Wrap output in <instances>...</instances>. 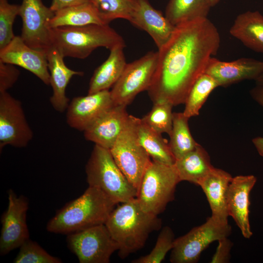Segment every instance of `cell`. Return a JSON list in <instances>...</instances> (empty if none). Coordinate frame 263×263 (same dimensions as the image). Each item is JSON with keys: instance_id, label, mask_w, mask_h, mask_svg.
Segmentation results:
<instances>
[{"instance_id": "9c48e42d", "label": "cell", "mask_w": 263, "mask_h": 263, "mask_svg": "<svg viewBox=\"0 0 263 263\" xmlns=\"http://www.w3.org/2000/svg\"><path fill=\"white\" fill-rule=\"evenodd\" d=\"M158 52L150 51L127 63L117 81L110 91L114 105L127 107L135 96L150 87L156 70Z\"/></svg>"}, {"instance_id": "1f68e13d", "label": "cell", "mask_w": 263, "mask_h": 263, "mask_svg": "<svg viewBox=\"0 0 263 263\" xmlns=\"http://www.w3.org/2000/svg\"><path fill=\"white\" fill-rule=\"evenodd\" d=\"M19 250L13 261L14 263H60L59 258L53 256L37 242L30 239L19 247Z\"/></svg>"}, {"instance_id": "7402d4cb", "label": "cell", "mask_w": 263, "mask_h": 263, "mask_svg": "<svg viewBox=\"0 0 263 263\" xmlns=\"http://www.w3.org/2000/svg\"><path fill=\"white\" fill-rule=\"evenodd\" d=\"M229 33L250 49L263 54V16L258 11L239 14Z\"/></svg>"}, {"instance_id": "8992f818", "label": "cell", "mask_w": 263, "mask_h": 263, "mask_svg": "<svg viewBox=\"0 0 263 263\" xmlns=\"http://www.w3.org/2000/svg\"><path fill=\"white\" fill-rule=\"evenodd\" d=\"M179 182L173 165L152 160L144 174L136 198L144 211L158 216L174 199Z\"/></svg>"}, {"instance_id": "f1b7e54d", "label": "cell", "mask_w": 263, "mask_h": 263, "mask_svg": "<svg viewBox=\"0 0 263 263\" xmlns=\"http://www.w3.org/2000/svg\"><path fill=\"white\" fill-rule=\"evenodd\" d=\"M218 86L215 80L209 75L205 73L200 75L188 95L183 112L185 115L189 118L198 115L209 95Z\"/></svg>"}, {"instance_id": "3957f363", "label": "cell", "mask_w": 263, "mask_h": 263, "mask_svg": "<svg viewBox=\"0 0 263 263\" xmlns=\"http://www.w3.org/2000/svg\"><path fill=\"white\" fill-rule=\"evenodd\" d=\"M116 204L99 189L89 187L66 204L48 222V231L67 234L105 224Z\"/></svg>"}, {"instance_id": "d6986e66", "label": "cell", "mask_w": 263, "mask_h": 263, "mask_svg": "<svg viewBox=\"0 0 263 263\" xmlns=\"http://www.w3.org/2000/svg\"><path fill=\"white\" fill-rule=\"evenodd\" d=\"M129 115L126 106L114 105L83 132L85 138L110 150L123 130Z\"/></svg>"}, {"instance_id": "ffe728a7", "label": "cell", "mask_w": 263, "mask_h": 263, "mask_svg": "<svg viewBox=\"0 0 263 263\" xmlns=\"http://www.w3.org/2000/svg\"><path fill=\"white\" fill-rule=\"evenodd\" d=\"M65 57L54 47L47 52L48 66L50 73V85L53 93L50 98L54 109L63 113L69 105V98L66 95V89L74 75H82L83 72L69 68L64 61Z\"/></svg>"}, {"instance_id": "52a82bcc", "label": "cell", "mask_w": 263, "mask_h": 263, "mask_svg": "<svg viewBox=\"0 0 263 263\" xmlns=\"http://www.w3.org/2000/svg\"><path fill=\"white\" fill-rule=\"evenodd\" d=\"M135 117L129 115L123 130L110 150L121 171L138 191L144 174L151 161L137 140Z\"/></svg>"}, {"instance_id": "ac0fdd59", "label": "cell", "mask_w": 263, "mask_h": 263, "mask_svg": "<svg viewBox=\"0 0 263 263\" xmlns=\"http://www.w3.org/2000/svg\"><path fill=\"white\" fill-rule=\"evenodd\" d=\"M135 5L129 21L146 32L160 49L170 38L176 26L149 0H134Z\"/></svg>"}, {"instance_id": "8fae6325", "label": "cell", "mask_w": 263, "mask_h": 263, "mask_svg": "<svg viewBox=\"0 0 263 263\" xmlns=\"http://www.w3.org/2000/svg\"><path fill=\"white\" fill-rule=\"evenodd\" d=\"M33 132L26 120L21 102L7 91L0 93V150L4 146H27Z\"/></svg>"}, {"instance_id": "44dd1931", "label": "cell", "mask_w": 263, "mask_h": 263, "mask_svg": "<svg viewBox=\"0 0 263 263\" xmlns=\"http://www.w3.org/2000/svg\"><path fill=\"white\" fill-rule=\"evenodd\" d=\"M232 178L226 171L214 167L198 185L207 197L211 216L224 223H228L226 197Z\"/></svg>"}, {"instance_id": "7a4b0ae2", "label": "cell", "mask_w": 263, "mask_h": 263, "mask_svg": "<svg viewBox=\"0 0 263 263\" xmlns=\"http://www.w3.org/2000/svg\"><path fill=\"white\" fill-rule=\"evenodd\" d=\"M162 223L157 215L144 211L134 198L114 208L105 225L123 259L142 248L150 234L160 229Z\"/></svg>"}, {"instance_id": "603a6c76", "label": "cell", "mask_w": 263, "mask_h": 263, "mask_svg": "<svg viewBox=\"0 0 263 263\" xmlns=\"http://www.w3.org/2000/svg\"><path fill=\"white\" fill-rule=\"evenodd\" d=\"M124 48L116 46L110 50L108 57L94 71L89 83V94L109 90L117 81L127 64Z\"/></svg>"}, {"instance_id": "d590c367", "label": "cell", "mask_w": 263, "mask_h": 263, "mask_svg": "<svg viewBox=\"0 0 263 263\" xmlns=\"http://www.w3.org/2000/svg\"><path fill=\"white\" fill-rule=\"evenodd\" d=\"M218 245L211 260V263H227L230 262V251L233 246L232 242L228 237L218 241Z\"/></svg>"}, {"instance_id": "6da1fadb", "label": "cell", "mask_w": 263, "mask_h": 263, "mask_svg": "<svg viewBox=\"0 0 263 263\" xmlns=\"http://www.w3.org/2000/svg\"><path fill=\"white\" fill-rule=\"evenodd\" d=\"M220 43V35L207 18L176 26L168 41L158 52L156 70L148 90L153 103L185 104L198 78L205 73Z\"/></svg>"}, {"instance_id": "74e56055", "label": "cell", "mask_w": 263, "mask_h": 263, "mask_svg": "<svg viewBox=\"0 0 263 263\" xmlns=\"http://www.w3.org/2000/svg\"><path fill=\"white\" fill-rule=\"evenodd\" d=\"M89 2V0H52L50 8L55 12L63 8Z\"/></svg>"}, {"instance_id": "277c9868", "label": "cell", "mask_w": 263, "mask_h": 263, "mask_svg": "<svg viewBox=\"0 0 263 263\" xmlns=\"http://www.w3.org/2000/svg\"><path fill=\"white\" fill-rule=\"evenodd\" d=\"M49 32L52 47L64 57L84 59L99 47L110 50L126 46L123 38L109 24L63 26L49 29Z\"/></svg>"}, {"instance_id": "e0dca14e", "label": "cell", "mask_w": 263, "mask_h": 263, "mask_svg": "<svg viewBox=\"0 0 263 263\" xmlns=\"http://www.w3.org/2000/svg\"><path fill=\"white\" fill-rule=\"evenodd\" d=\"M262 72L263 61L243 57L227 62L212 57L205 73L212 76L219 86L226 87L244 80H255Z\"/></svg>"}, {"instance_id": "f546056e", "label": "cell", "mask_w": 263, "mask_h": 263, "mask_svg": "<svg viewBox=\"0 0 263 263\" xmlns=\"http://www.w3.org/2000/svg\"><path fill=\"white\" fill-rule=\"evenodd\" d=\"M106 24L117 19L129 20L134 10V0H89Z\"/></svg>"}, {"instance_id": "f35d334b", "label": "cell", "mask_w": 263, "mask_h": 263, "mask_svg": "<svg viewBox=\"0 0 263 263\" xmlns=\"http://www.w3.org/2000/svg\"><path fill=\"white\" fill-rule=\"evenodd\" d=\"M257 84H263V72L255 80Z\"/></svg>"}, {"instance_id": "484cf974", "label": "cell", "mask_w": 263, "mask_h": 263, "mask_svg": "<svg viewBox=\"0 0 263 263\" xmlns=\"http://www.w3.org/2000/svg\"><path fill=\"white\" fill-rule=\"evenodd\" d=\"M104 24L94 6L90 2L63 8L55 12L47 23L48 29L63 26L77 27Z\"/></svg>"}, {"instance_id": "836d02e7", "label": "cell", "mask_w": 263, "mask_h": 263, "mask_svg": "<svg viewBox=\"0 0 263 263\" xmlns=\"http://www.w3.org/2000/svg\"><path fill=\"white\" fill-rule=\"evenodd\" d=\"M174 234L172 229L164 227L160 231L151 251L148 255L133 260V263H160L165 258L166 254L173 248L175 240Z\"/></svg>"}, {"instance_id": "2e32d148", "label": "cell", "mask_w": 263, "mask_h": 263, "mask_svg": "<svg viewBox=\"0 0 263 263\" xmlns=\"http://www.w3.org/2000/svg\"><path fill=\"white\" fill-rule=\"evenodd\" d=\"M257 181L253 175L233 177L228 187L226 207L231 216L240 228L243 236L249 239L252 235L249 220L250 193Z\"/></svg>"}, {"instance_id": "ab89813d", "label": "cell", "mask_w": 263, "mask_h": 263, "mask_svg": "<svg viewBox=\"0 0 263 263\" xmlns=\"http://www.w3.org/2000/svg\"><path fill=\"white\" fill-rule=\"evenodd\" d=\"M211 7H213L216 5L221 0H208Z\"/></svg>"}, {"instance_id": "4dcf8cb0", "label": "cell", "mask_w": 263, "mask_h": 263, "mask_svg": "<svg viewBox=\"0 0 263 263\" xmlns=\"http://www.w3.org/2000/svg\"><path fill=\"white\" fill-rule=\"evenodd\" d=\"M173 105L168 102L153 103L150 111L141 120L154 131L161 134H170L173 122Z\"/></svg>"}, {"instance_id": "4316f807", "label": "cell", "mask_w": 263, "mask_h": 263, "mask_svg": "<svg viewBox=\"0 0 263 263\" xmlns=\"http://www.w3.org/2000/svg\"><path fill=\"white\" fill-rule=\"evenodd\" d=\"M208 0H169L165 16L174 26L207 18L211 8Z\"/></svg>"}, {"instance_id": "8d00e7d4", "label": "cell", "mask_w": 263, "mask_h": 263, "mask_svg": "<svg viewBox=\"0 0 263 263\" xmlns=\"http://www.w3.org/2000/svg\"><path fill=\"white\" fill-rule=\"evenodd\" d=\"M252 98L260 105L263 106V84H257L250 91ZM259 154L263 157V137H258L252 139Z\"/></svg>"}, {"instance_id": "cb8c5ba5", "label": "cell", "mask_w": 263, "mask_h": 263, "mask_svg": "<svg viewBox=\"0 0 263 263\" xmlns=\"http://www.w3.org/2000/svg\"><path fill=\"white\" fill-rule=\"evenodd\" d=\"M135 131L137 140L153 161L172 166L176 159L168 141L161 133L154 131L145 124L140 118L135 117Z\"/></svg>"}, {"instance_id": "9a60e30c", "label": "cell", "mask_w": 263, "mask_h": 263, "mask_svg": "<svg viewBox=\"0 0 263 263\" xmlns=\"http://www.w3.org/2000/svg\"><path fill=\"white\" fill-rule=\"evenodd\" d=\"M0 61L19 66L35 75L45 84L50 85L47 52L28 46L21 36H15L0 50Z\"/></svg>"}, {"instance_id": "30bf717a", "label": "cell", "mask_w": 263, "mask_h": 263, "mask_svg": "<svg viewBox=\"0 0 263 263\" xmlns=\"http://www.w3.org/2000/svg\"><path fill=\"white\" fill-rule=\"evenodd\" d=\"M67 243L80 263H109L119 248L105 224L69 234Z\"/></svg>"}, {"instance_id": "4fadbf2b", "label": "cell", "mask_w": 263, "mask_h": 263, "mask_svg": "<svg viewBox=\"0 0 263 263\" xmlns=\"http://www.w3.org/2000/svg\"><path fill=\"white\" fill-rule=\"evenodd\" d=\"M54 15L42 0H22L19 14L22 20L20 36L28 46L48 52L52 44L47 23Z\"/></svg>"}, {"instance_id": "ba28073f", "label": "cell", "mask_w": 263, "mask_h": 263, "mask_svg": "<svg viewBox=\"0 0 263 263\" xmlns=\"http://www.w3.org/2000/svg\"><path fill=\"white\" fill-rule=\"evenodd\" d=\"M231 227L211 216L202 225L175 239L170 256L172 263H195L202 252L212 243L228 237Z\"/></svg>"}, {"instance_id": "7c38bea8", "label": "cell", "mask_w": 263, "mask_h": 263, "mask_svg": "<svg viewBox=\"0 0 263 263\" xmlns=\"http://www.w3.org/2000/svg\"><path fill=\"white\" fill-rule=\"evenodd\" d=\"M8 199L7 208L1 217L0 254L2 256L19 247L30 236L26 223L28 199L23 195L18 196L11 189L8 191Z\"/></svg>"}, {"instance_id": "5bb4252c", "label": "cell", "mask_w": 263, "mask_h": 263, "mask_svg": "<svg viewBox=\"0 0 263 263\" xmlns=\"http://www.w3.org/2000/svg\"><path fill=\"white\" fill-rule=\"evenodd\" d=\"M114 105L109 90L75 97L67 109V123L72 128L84 132Z\"/></svg>"}, {"instance_id": "83f0119b", "label": "cell", "mask_w": 263, "mask_h": 263, "mask_svg": "<svg viewBox=\"0 0 263 263\" xmlns=\"http://www.w3.org/2000/svg\"><path fill=\"white\" fill-rule=\"evenodd\" d=\"M189 119L183 112L173 113L172 127L169 134V143L176 160L194 150L199 144L190 133L188 124Z\"/></svg>"}, {"instance_id": "5b68a950", "label": "cell", "mask_w": 263, "mask_h": 263, "mask_svg": "<svg viewBox=\"0 0 263 263\" xmlns=\"http://www.w3.org/2000/svg\"><path fill=\"white\" fill-rule=\"evenodd\" d=\"M85 171L89 186L99 189L115 204L136 198L137 190L121 171L110 150L95 144Z\"/></svg>"}, {"instance_id": "e575fe53", "label": "cell", "mask_w": 263, "mask_h": 263, "mask_svg": "<svg viewBox=\"0 0 263 263\" xmlns=\"http://www.w3.org/2000/svg\"><path fill=\"white\" fill-rule=\"evenodd\" d=\"M19 71L15 65L0 61V93L12 88L18 79Z\"/></svg>"}, {"instance_id": "d4e9b609", "label": "cell", "mask_w": 263, "mask_h": 263, "mask_svg": "<svg viewBox=\"0 0 263 263\" xmlns=\"http://www.w3.org/2000/svg\"><path fill=\"white\" fill-rule=\"evenodd\" d=\"M173 166L180 182L186 181L196 185L214 168L207 152L199 144L176 160Z\"/></svg>"}, {"instance_id": "d6a6232c", "label": "cell", "mask_w": 263, "mask_h": 263, "mask_svg": "<svg viewBox=\"0 0 263 263\" xmlns=\"http://www.w3.org/2000/svg\"><path fill=\"white\" fill-rule=\"evenodd\" d=\"M19 11L20 5L11 4L8 0H0V50L15 37L13 26Z\"/></svg>"}]
</instances>
